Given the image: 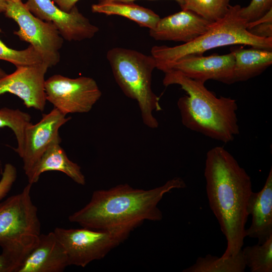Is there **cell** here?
<instances>
[{"label":"cell","mask_w":272,"mask_h":272,"mask_svg":"<svg viewBox=\"0 0 272 272\" xmlns=\"http://www.w3.org/2000/svg\"><path fill=\"white\" fill-rule=\"evenodd\" d=\"M204 176L209 206L227 240L221 257L235 255L242 249L246 237V207L252 192L251 178L221 146L207 152Z\"/></svg>","instance_id":"obj_1"},{"label":"cell","mask_w":272,"mask_h":272,"mask_svg":"<svg viewBox=\"0 0 272 272\" xmlns=\"http://www.w3.org/2000/svg\"><path fill=\"white\" fill-rule=\"evenodd\" d=\"M186 187L180 177H175L157 187L144 190L128 184L93 192L84 208L69 217L83 227L130 233L146 220L159 221L163 214L158 205L166 193Z\"/></svg>","instance_id":"obj_2"},{"label":"cell","mask_w":272,"mask_h":272,"mask_svg":"<svg viewBox=\"0 0 272 272\" xmlns=\"http://www.w3.org/2000/svg\"><path fill=\"white\" fill-rule=\"evenodd\" d=\"M165 86L179 85L187 94L177 101L182 124L188 129L224 143L234 140L239 133L236 100L218 97L205 83L190 79L181 72H164Z\"/></svg>","instance_id":"obj_3"},{"label":"cell","mask_w":272,"mask_h":272,"mask_svg":"<svg viewBox=\"0 0 272 272\" xmlns=\"http://www.w3.org/2000/svg\"><path fill=\"white\" fill-rule=\"evenodd\" d=\"M239 5H230L225 15L214 22L208 30L194 40L173 47L154 46L151 55L160 70L165 65L189 54H201L215 48L242 44L272 50V38H263L250 33L247 22L241 16Z\"/></svg>","instance_id":"obj_4"},{"label":"cell","mask_w":272,"mask_h":272,"mask_svg":"<svg viewBox=\"0 0 272 272\" xmlns=\"http://www.w3.org/2000/svg\"><path fill=\"white\" fill-rule=\"evenodd\" d=\"M107 59L117 84L127 97L138 103L143 123L150 128H157L159 122L154 111L162 110L159 98L152 89V77L156 68L152 55L121 47L107 51Z\"/></svg>","instance_id":"obj_5"},{"label":"cell","mask_w":272,"mask_h":272,"mask_svg":"<svg viewBox=\"0 0 272 272\" xmlns=\"http://www.w3.org/2000/svg\"><path fill=\"white\" fill-rule=\"evenodd\" d=\"M28 183L20 193L0 203V246L29 253L40 234L37 208Z\"/></svg>","instance_id":"obj_6"},{"label":"cell","mask_w":272,"mask_h":272,"mask_svg":"<svg viewBox=\"0 0 272 272\" xmlns=\"http://www.w3.org/2000/svg\"><path fill=\"white\" fill-rule=\"evenodd\" d=\"M4 13L7 17L13 19L19 26V29L14 34L20 40L29 43L49 68L59 63V50L64 39L52 22L34 16L21 1L8 2Z\"/></svg>","instance_id":"obj_7"},{"label":"cell","mask_w":272,"mask_h":272,"mask_svg":"<svg viewBox=\"0 0 272 272\" xmlns=\"http://www.w3.org/2000/svg\"><path fill=\"white\" fill-rule=\"evenodd\" d=\"M53 232L66 253L70 265L85 267L104 257L126 239L129 233L121 230L56 228Z\"/></svg>","instance_id":"obj_8"},{"label":"cell","mask_w":272,"mask_h":272,"mask_svg":"<svg viewBox=\"0 0 272 272\" xmlns=\"http://www.w3.org/2000/svg\"><path fill=\"white\" fill-rule=\"evenodd\" d=\"M45 91L46 100L65 115L89 112L102 95L93 78H70L60 75L45 80Z\"/></svg>","instance_id":"obj_9"},{"label":"cell","mask_w":272,"mask_h":272,"mask_svg":"<svg viewBox=\"0 0 272 272\" xmlns=\"http://www.w3.org/2000/svg\"><path fill=\"white\" fill-rule=\"evenodd\" d=\"M29 11L37 18L52 22L64 39L80 41L91 39L99 28L81 13L76 6L70 12L60 9L52 0H27L24 3Z\"/></svg>","instance_id":"obj_10"},{"label":"cell","mask_w":272,"mask_h":272,"mask_svg":"<svg viewBox=\"0 0 272 272\" xmlns=\"http://www.w3.org/2000/svg\"><path fill=\"white\" fill-rule=\"evenodd\" d=\"M48 68L43 62L16 67L14 72L0 79V95L13 94L28 108L43 111L46 101L45 75Z\"/></svg>","instance_id":"obj_11"},{"label":"cell","mask_w":272,"mask_h":272,"mask_svg":"<svg viewBox=\"0 0 272 272\" xmlns=\"http://www.w3.org/2000/svg\"><path fill=\"white\" fill-rule=\"evenodd\" d=\"M65 116L54 107L48 113L43 114L38 122L34 124L31 122L26 127L23 150L20 156L23 160V169L26 175L49 146L53 142L61 140L58 130L71 119Z\"/></svg>","instance_id":"obj_12"},{"label":"cell","mask_w":272,"mask_h":272,"mask_svg":"<svg viewBox=\"0 0 272 272\" xmlns=\"http://www.w3.org/2000/svg\"><path fill=\"white\" fill-rule=\"evenodd\" d=\"M234 56L231 51L223 55H187L165 65L160 71H177L190 79L204 83L212 80L231 84L234 83Z\"/></svg>","instance_id":"obj_13"},{"label":"cell","mask_w":272,"mask_h":272,"mask_svg":"<svg viewBox=\"0 0 272 272\" xmlns=\"http://www.w3.org/2000/svg\"><path fill=\"white\" fill-rule=\"evenodd\" d=\"M212 23L190 10L182 9L160 18L155 28L149 30V33L156 40L186 43L206 32Z\"/></svg>","instance_id":"obj_14"},{"label":"cell","mask_w":272,"mask_h":272,"mask_svg":"<svg viewBox=\"0 0 272 272\" xmlns=\"http://www.w3.org/2000/svg\"><path fill=\"white\" fill-rule=\"evenodd\" d=\"M69 265L66 253L53 231L40 234L17 272H61Z\"/></svg>","instance_id":"obj_15"},{"label":"cell","mask_w":272,"mask_h":272,"mask_svg":"<svg viewBox=\"0 0 272 272\" xmlns=\"http://www.w3.org/2000/svg\"><path fill=\"white\" fill-rule=\"evenodd\" d=\"M246 211L251 215L252 222L245 229V236L257 239L261 244L272 235V168L263 188L252 192L248 198Z\"/></svg>","instance_id":"obj_16"},{"label":"cell","mask_w":272,"mask_h":272,"mask_svg":"<svg viewBox=\"0 0 272 272\" xmlns=\"http://www.w3.org/2000/svg\"><path fill=\"white\" fill-rule=\"evenodd\" d=\"M61 140L53 142L41 156L35 165L27 175L28 182H37L40 175L49 171H60L77 183L84 185L85 177L81 167L70 160L64 150L60 146Z\"/></svg>","instance_id":"obj_17"},{"label":"cell","mask_w":272,"mask_h":272,"mask_svg":"<svg viewBox=\"0 0 272 272\" xmlns=\"http://www.w3.org/2000/svg\"><path fill=\"white\" fill-rule=\"evenodd\" d=\"M232 52L234 56V83L256 77L272 64V50L240 47Z\"/></svg>","instance_id":"obj_18"},{"label":"cell","mask_w":272,"mask_h":272,"mask_svg":"<svg viewBox=\"0 0 272 272\" xmlns=\"http://www.w3.org/2000/svg\"><path fill=\"white\" fill-rule=\"evenodd\" d=\"M93 13L107 15H118L126 18L138 24L140 26L150 29L155 28L160 19L150 9L141 7L132 2H103L91 6Z\"/></svg>","instance_id":"obj_19"},{"label":"cell","mask_w":272,"mask_h":272,"mask_svg":"<svg viewBox=\"0 0 272 272\" xmlns=\"http://www.w3.org/2000/svg\"><path fill=\"white\" fill-rule=\"evenodd\" d=\"M246 267L242 249L235 255L227 258L210 254L199 257L195 263L183 272H243Z\"/></svg>","instance_id":"obj_20"},{"label":"cell","mask_w":272,"mask_h":272,"mask_svg":"<svg viewBox=\"0 0 272 272\" xmlns=\"http://www.w3.org/2000/svg\"><path fill=\"white\" fill-rule=\"evenodd\" d=\"M242 253L250 271H272V235L261 244L244 247Z\"/></svg>","instance_id":"obj_21"},{"label":"cell","mask_w":272,"mask_h":272,"mask_svg":"<svg viewBox=\"0 0 272 272\" xmlns=\"http://www.w3.org/2000/svg\"><path fill=\"white\" fill-rule=\"evenodd\" d=\"M31 120L30 115L19 109L8 107L0 109V128L7 127L13 130L18 144L17 147L14 150L19 156L23 150L25 130L31 123Z\"/></svg>","instance_id":"obj_22"},{"label":"cell","mask_w":272,"mask_h":272,"mask_svg":"<svg viewBox=\"0 0 272 272\" xmlns=\"http://www.w3.org/2000/svg\"><path fill=\"white\" fill-rule=\"evenodd\" d=\"M231 0H183L181 9L190 10L213 22L227 12Z\"/></svg>","instance_id":"obj_23"},{"label":"cell","mask_w":272,"mask_h":272,"mask_svg":"<svg viewBox=\"0 0 272 272\" xmlns=\"http://www.w3.org/2000/svg\"><path fill=\"white\" fill-rule=\"evenodd\" d=\"M2 30L0 28V33ZM0 59L9 61L16 67L38 64L43 62L41 57L31 46L18 50L7 46L0 39Z\"/></svg>","instance_id":"obj_24"},{"label":"cell","mask_w":272,"mask_h":272,"mask_svg":"<svg viewBox=\"0 0 272 272\" xmlns=\"http://www.w3.org/2000/svg\"><path fill=\"white\" fill-rule=\"evenodd\" d=\"M272 9V0H251L246 7H241L240 14L247 23L256 21Z\"/></svg>","instance_id":"obj_25"},{"label":"cell","mask_w":272,"mask_h":272,"mask_svg":"<svg viewBox=\"0 0 272 272\" xmlns=\"http://www.w3.org/2000/svg\"><path fill=\"white\" fill-rule=\"evenodd\" d=\"M247 29L250 33L256 37L272 38V9L258 20L247 23Z\"/></svg>","instance_id":"obj_26"},{"label":"cell","mask_w":272,"mask_h":272,"mask_svg":"<svg viewBox=\"0 0 272 272\" xmlns=\"http://www.w3.org/2000/svg\"><path fill=\"white\" fill-rule=\"evenodd\" d=\"M24 259L16 251L3 248L0 254V272H17Z\"/></svg>","instance_id":"obj_27"},{"label":"cell","mask_w":272,"mask_h":272,"mask_svg":"<svg viewBox=\"0 0 272 272\" xmlns=\"http://www.w3.org/2000/svg\"><path fill=\"white\" fill-rule=\"evenodd\" d=\"M16 178L17 170L16 167L10 163L5 164L0 180V201L10 191Z\"/></svg>","instance_id":"obj_28"},{"label":"cell","mask_w":272,"mask_h":272,"mask_svg":"<svg viewBox=\"0 0 272 272\" xmlns=\"http://www.w3.org/2000/svg\"><path fill=\"white\" fill-rule=\"evenodd\" d=\"M61 10L70 12L79 0H52Z\"/></svg>","instance_id":"obj_29"},{"label":"cell","mask_w":272,"mask_h":272,"mask_svg":"<svg viewBox=\"0 0 272 272\" xmlns=\"http://www.w3.org/2000/svg\"><path fill=\"white\" fill-rule=\"evenodd\" d=\"M98 3H103V2H125V3H130L134 2L137 0H98ZM177 2L180 6L183 4V0H172Z\"/></svg>","instance_id":"obj_30"},{"label":"cell","mask_w":272,"mask_h":272,"mask_svg":"<svg viewBox=\"0 0 272 272\" xmlns=\"http://www.w3.org/2000/svg\"><path fill=\"white\" fill-rule=\"evenodd\" d=\"M5 8V2L4 0H0V13L2 12Z\"/></svg>","instance_id":"obj_31"},{"label":"cell","mask_w":272,"mask_h":272,"mask_svg":"<svg viewBox=\"0 0 272 272\" xmlns=\"http://www.w3.org/2000/svg\"><path fill=\"white\" fill-rule=\"evenodd\" d=\"M7 74L1 68H0V79L4 77Z\"/></svg>","instance_id":"obj_32"},{"label":"cell","mask_w":272,"mask_h":272,"mask_svg":"<svg viewBox=\"0 0 272 272\" xmlns=\"http://www.w3.org/2000/svg\"><path fill=\"white\" fill-rule=\"evenodd\" d=\"M8 2L9 1H11V2H18V1H20L21 0H6Z\"/></svg>","instance_id":"obj_33"}]
</instances>
